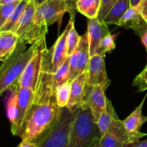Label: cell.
Returning a JSON list of instances; mask_svg holds the SVG:
<instances>
[{
    "label": "cell",
    "instance_id": "6da1fadb",
    "mask_svg": "<svg viewBox=\"0 0 147 147\" xmlns=\"http://www.w3.org/2000/svg\"><path fill=\"white\" fill-rule=\"evenodd\" d=\"M60 110L55 93H34L31 109L18 136L22 142H35L54 123Z\"/></svg>",
    "mask_w": 147,
    "mask_h": 147
},
{
    "label": "cell",
    "instance_id": "7a4b0ae2",
    "mask_svg": "<svg viewBox=\"0 0 147 147\" xmlns=\"http://www.w3.org/2000/svg\"><path fill=\"white\" fill-rule=\"evenodd\" d=\"M75 9L70 0H47L37 7L32 23L20 40L26 45L34 44L46 36L49 26L61 21L65 13L75 15Z\"/></svg>",
    "mask_w": 147,
    "mask_h": 147
},
{
    "label": "cell",
    "instance_id": "3957f363",
    "mask_svg": "<svg viewBox=\"0 0 147 147\" xmlns=\"http://www.w3.org/2000/svg\"><path fill=\"white\" fill-rule=\"evenodd\" d=\"M37 42L26 50V44L19 40L15 50L2 62L0 65V97L9 88L19 83L23 71L35 52Z\"/></svg>",
    "mask_w": 147,
    "mask_h": 147
},
{
    "label": "cell",
    "instance_id": "277c9868",
    "mask_svg": "<svg viewBox=\"0 0 147 147\" xmlns=\"http://www.w3.org/2000/svg\"><path fill=\"white\" fill-rule=\"evenodd\" d=\"M101 137L97 123L89 109H76L67 147H88Z\"/></svg>",
    "mask_w": 147,
    "mask_h": 147
},
{
    "label": "cell",
    "instance_id": "5b68a950",
    "mask_svg": "<svg viewBox=\"0 0 147 147\" xmlns=\"http://www.w3.org/2000/svg\"><path fill=\"white\" fill-rule=\"evenodd\" d=\"M76 112L67 107L61 109L54 123L35 142L38 147H67Z\"/></svg>",
    "mask_w": 147,
    "mask_h": 147
},
{
    "label": "cell",
    "instance_id": "8992f818",
    "mask_svg": "<svg viewBox=\"0 0 147 147\" xmlns=\"http://www.w3.org/2000/svg\"><path fill=\"white\" fill-rule=\"evenodd\" d=\"M47 49L46 36H45L37 42L35 52L19 80L20 88L32 89L34 92Z\"/></svg>",
    "mask_w": 147,
    "mask_h": 147
},
{
    "label": "cell",
    "instance_id": "52a82bcc",
    "mask_svg": "<svg viewBox=\"0 0 147 147\" xmlns=\"http://www.w3.org/2000/svg\"><path fill=\"white\" fill-rule=\"evenodd\" d=\"M106 89L101 86H90L86 85L83 97L79 107L83 109H89L96 123L106 106Z\"/></svg>",
    "mask_w": 147,
    "mask_h": 147
},
{
    "label": "cell",
    "instance_id": "ba28073f",
    "mask_svg": "<svg viewBox=\"0 0 147 147\" xmlns=\"http://www.w3.org/2000/svg\"><path fill=\"white\" fill-rule=\"evenodd\" d=\"M70 58V71H69L68 83H70L76 78L88 70L90 51L88 33L86 32L81 36L77 49L69 57Z\"/></svg>",
    "mask_w": 147,
    "mask_h": 147
},
{
    "label": "cell",
    "instance_id": "9c48e42d",
    "mask_svg": "<svg viewBox=\"0 0 147 147\" xmlns=\"http://www.w3.org/2000/svg\"><path fill=\"white\" fill-rule=\"evenodd\" d=\"M103 55L96 54L89 60L87 70L86 85L90 86H101L107 89L111 81L107 76Z\"/></svg>",
    "mask_w": 147,
    "mask_h": 147
},
{
    "label": "cell",
    "instance_id": "30bf717a",
    "mask_svg": "<svg viewBox=\"0 0 147 147\" xmlns=\"http://www.w3.org/2000/svg\"><path fill=\"white\" fill-rule=\"evenodd\" d=\"M34 91L32 89L20 88L19 90L17 115L15 121L11 125V132L14 136H19L32 103Z\"/></svg>",
    "mask_w": 147,
    "mask_h": 147
},
{
    "label": "cell",
    "instance_id": "8fae6325",
    "mask_svg": "<svg viewBox=\"0 0 147 147\" xmlns=\"http://www.w3.org/2000/svg\"><path fill=\"white\" fill-rule=\"evenodd\" d=\"M75 22V15L70 16V20L65 29L56 40L54 45L51 47V73L54 74L57 69L64 63L67 58V37Z\"/></svg>",
    "mask_w": 147,
    "mask_h": 147
},
{
    "label": "cell",
    "instance_id": "7c38bea8",
    "mask_svg": "<svg viewBox=\"0 0 147 147\" xmlns=\"http://www.w3.org/2000/svg\"><path fill=\"white\" fill-rule=\"evenodd\" d=\"M88 37L90 57L98 54L102 39L110 33L107 24L99 21L98 17L88 19Z\"/></svg>",
    "mask_w": 147,
    "mask_h": 147
},
{
    "label": "cell",
    "instance_id": "4fadbf2b",
    "mask_svg": "<svg viewBox=\"0 0 147 147\" xmlns=\"http://www.w3.org/2000/svg\"><path fill=\"white\" fill-rule=\"evenodd\" d=\"M146 96L144 97L142 103L139 106L136 108L134 111L123 121V125L127 133L131 136L134 142H139L142 137L146 136V134L140 131L142 125L147 121V116H144L142 114L144 103L146 100Z\"/></svg>",
    "mask_w": 147,
    "mask_h": 147
},
{
    "label": "cell",
    "instance_id": "5bb4252c",
    "mask_svg": "<svg viewBox=\"0 0 147 147\" xmlns=\"http://www.w3.org/2000/svg\"><path fill=\"white\" fill-rule=\"evenodd\" d=\"M119 26L131 29L141 37L147 31V22L142 17L139 7H130L119 21Z\"/></svg>",
    "mask_w": 147,
    "mask_h": 147
},
{
    "label": "cell",
    "instance_id": "9a60e30c",
    "mask_svg": "<svg viewBox=\"0 0 147 147\" xmlns=\"http://www.w3.org/2000/svg\"><path fill=\"white\" fill-rule=\"evenodd\" d=\"M87 79V70L78 76L70 83V94L67 108L70 111H75L79 107L83 97Z\"/></svg>",
    "mask_w": 147,
    "mask_h": 147
},
{
    "label": "cell",
    "instance_id": "2e32d148",
    "mask_svg": "<svg viewBox=\"0 0 147 147\" xmlns=\"http://www.w3.org/2000/svg\"><path fill=\"white\" fill-rule=\"evenodd\" d=\"M19 90H20V84L17 83L9 88L5 92L4 103H5L7 118L9 120L11 125L14 123L17 119Z\"/></svg>",
    "mask_w": 147,
    "mask_h": 147
},
{
    "label": "cell",
    "instance_id": "e0dca14e",
    "mask_svg": "<svg viewBox=\"0 0 147 147\" xmlns=\"http://www.w3.org/2000/svg\"><path fill=\"white\" fill-rule=\"evenodd\" d=\"M20 38L11 31H0V60L4 61L15 50Z\"/></svg>",
    "mask_w": 147,
    "mask_h": 147
},
{
    "label": "cell",
    "instance_id": "ac0fdd59",
    "mask_svg": "<svg viewBox=\"0 0 147 147\" xmlns=\"http://www.w3.org/2000/svg\"><path fill=\"white\" fill-rule=\"evenodd\" d=\"M37 9V7L34 1L33 0H30L29 4L24 9L22 15L21 16V18L14 30V33L18 36L19 38H20L26 32L27 29L32 23Z\"/></svg>",
    "mask_w": 147,
    "mask_h": 147
},
{
    "label": "cell",
    "instance_id": "d6986e66",
    "mask_svg": "<svg viewBox=\"0 0 147 147\" xmlns=\"http://www.w3.org/2000/svg\"><path fill=\"white\" fill-rule=\"evenodd\" d=\"M130 7L129 0H118L103 19V22L107 25H119L121 19Z\"/></svg>",
    "mask_w": 147,
    "mask_h": 147
},
{
    "label": "cell",
    "instance_id": "ffe728a7",
    "mask_svg": "<svg viewBox=\"0 0 147 147\" xmlns=\"http://www.w3.org/2000/svg\"><path fill=\"white\" fill-rule=\"evenodd\" d=\"M101 0H77L76 9L88 19L98 17L100 11Z\"/></svg>",
    "mask_w": 147,
    "mask_h": 147
},
{
    "label": "cell",
    "instance_id": "44dd1931",
    "mask_svg": "<svg viewBox=\"0 0 147 147\" xmlns=\"http://www.w3.org/2000/svg\"><path fill=\"white\" fill-rule=\"evenodd\" d=\"M108 132L114 135L115 136L121 139L122 142L126 143V144L134 143V139H132L131 136L127 133V131L125 129L124 126L123 125V121H121L119 119L116 113L113 116L111 123V126L109 127Z\"/></svg>",
    "mask_w": 147,
    "mask_h": 147
},
{
    "label": "cell",
    "instance_id": "7402d4cb",
    "mask_svg": "<svg viewBox=\"0 0 147 147\" xmlns=\"http://www.w3.org/2000/svg\"><path fill=\"white\" fill-rule=\"evenodd\" d=\"M30 0H21L18 5L16 7L13 12L10 15L9 18L7 21L4 26L1 27L0 31H11L14 32L16 27L20 21L21 16L22 15L24 9L29 4Z\"/></svg>",
    "mask_w": 147,
    "mask_h": 147
},
{
    "label": "cell",
    "instance_id": "603a6c76",
    "mask_svg": "<svg viewBox=\"0 0 147 147\" xmlns=\"http://www.w3.org/2000/svg\"><path fill=\"white\" fill-rule=\"evenodd\" d=\"M115 113H116V111H115L111 102L109 98H107L106 109L100 116L98 121L97 123L101 136L108 132Z\"/></svg>",
    "mask_w": 147,
    "mask_h": 147
},
{
    "label": "cell",
    "instance_id": "cb8c5ba5",
    "mask_svg": "<svg viewBox=\"0 0 147 147\" xmlns=\"http://www.w3.org/2000/svg\"><path fill=\"white\" fill-rule=\"evenodd\" d=\"M69 71H70V58L68 57L64 63L53 74V86L55 89L64 83H68Z\"/></svg>",
    "mask_w": 147,
    "mask_h": 147
},
{
    "label": "cell",
    "instance_id": "d4e9b609",
    "mask_svg": "<svg viewBox=\"0 0 147 147\" xmlns=\"http://www.w3.org/2000/svg\"><path fill=\"white\" fill-rule=\"evenodd\" d=\"M70 94V83H66L58 86L55 89V98L57 104L60 109L67 107Z\"/></svg>",
    "mask_w": 147,
    "mask_h": 147
},
{
    "label": "cell",
    "instance_id": "484cf974",
    "mask_svg": "<svg viewBox=\"0 0 147 147\" xmlns=\"http://www.w3.org/2000/svg\"><path fill=\"white\" fill-rule=\"evenodd\" d=\"M81 36L78 34L75 28L74 24L70 27V31L67 37V57H70L75 52L78 46Z\"/></svg>",
    "mask_w": 147,
    "mask_h": 147
},
{
    "label": "cell",
    "instance_id": "4316f807",
    "mask_svg": "<svg viewBox=\"0 0 147 147\" xmlns=\"http://www.w3.org/2000/svg\"><path fill=\"white\" fill-rule=\"evenodd\" d=\"M99 143L100 147H125L126 145V143L109 132L102 135Z\"/></svg>",
    "mask_w": 147,
    "mask_h": 147
},
{
    "label": "cell",
    "instance_id": "83f0119b",
    "mask_svg": "<svg viewBox=\"0 0 147 147\" xmlns=\"http://www.w3.org/2000/svg\"><path fill=\"white\" fill-rule=\"evenodd\" d=\"M20 1L21 0L0 5V30L7 22L11 13L13 12L16 7L18 5Z\"/></svg>",
    "mask_w": 147,
    "mask_h": 147
},
{
    "label": "cell",
    "instance_id": "f1b7e54d",
    "mask_svg": "<svg viewBox=\"0 0 147 147\" xmlns=\"http://www.w3.org/2000/svg\"><path fill=\"white\" fill-rule=\"evenodd\" d=\"M116 48V43H115V35L111 33L108 34L102 39L100 42V48L98 54L106 55V53L111 52V50Z\"/></svg>",
    "mask_w": 147,
    "mask_h": 147
},
{
    "label": "cell",
    "instance_id": "f546056e",
    "mask_svg": "<svg viewBox=\"0 0 147 147\" xmlns=\"http://www.w3.org/2000/svg\"><path fill=\"white\" fill-rule=\"evenodd\" d=\"M133 86L137 88L139 92L147 90V65L145 68L135 78Z\"/></svg>",
    "mask_w": 147,
    "mask_h": 147
},
{
    "label": "cell",
    "instance_id": "4dcf8cb0",
    "mask_svg": "<svg viewBox=\"0 0 147 147\" xmlns=\"http://www.w3.org/2000/svg\"><path fill=\"white\" fill-rule=\"evenodd\" d=\"M118 0H101V5H100V11H99L98 19L99 21L103 22V19L105 18L111 7L116 4Z\"/></svg>",
    "mask_w": 147,
    "mask_h": 147
},
{
    "label": "cell",
    "instance_id": "1f68e13d",
    "mask_svg": "<svg viewBox=\"0 0 147 147\" xmlns=\"http://www.w3.org/2000/svg\"><path fill=\"white\" fill-rule=\"evenodd\" d=\"M139 8L142 17L147 22V0H142Z\"/></svg>",
    "mask_w": 147,
    "mask_h": 147
},
{
    "label": "cell",
    "instance_id": "d6a6232c",
    "mask_svg": "<svg viewBox=\"0 0 147 147\" xmlns=\"http://www.w3.org/2000/svg\"><path fill=\"white\" fill-rule=\"evenodd\" d=\"M125 147H147V139L143 142H136L134 143L128 144Z\"/></svg>",
    "mask_w": 147,
    "mask_h": 147
},
{
    "label": "cell",
    "instance_id": "836d02e7",
    "mask_svg": "<svg viewBox=\"0 0 147 147\" xmlns=\"http://www.w3.org/2000/svg\"><path fill=\"white\" fill-rule=\"evenodd\" d=\"M17 147H38L37 142H22Z\"/></svg>",
    "mask_w": 147,
    "mask_h": 147
},
{
    "label": "cell",
    "instance_id": "e575fe53",
    "mask_svg": "<svg viewBox=\"0 0 147 147\" xmlns=\"http://www.w3.org/2000/svg\"><path fill=\"white\" fill-rule=\"evenodd\" d=\"M142 0H129L131 7H139Z\"/></svg>",
    "mask_w": 147,
    "mask_h": 147
},
{
    "label": "cell",
    "instance_id": "d590c367",
    "mask_svg": "<svg viewBox=\"0 0 147 147\" xmlns=\"http://www.w3.org/2000/svg\"><path fill=\"white\" fill-rule=\"evenodd\" d=\"M141 38H142V42H143L145 48H146V51L147 53V31L144 33V34Z\"/></svg>",
    "mask_w": 147,
    "mask_h": 147
},
{
    "label": "cell",
    "instance_id": "8d00e7d4",
    "mask_svg": "<svg viewBox=\"0 0 147 147\" xmlns=\"http://www.w3.org/2000/svg\"><path fill=\"white\" fill-rule=\"evenodd\" d=\"M16 1H20V0H0V5L4 4H8V3L14 2Z\"/></svg>",
    "mask_w": 147,
    "mask_h": 147
},
{
    "label": "cell",
    "instance_id": "74e56055",
    "mask_svg": "<svg viewBox=\"0 0 147 147\" xmlns=\"http://www.w3.org/2000/svg\"><path fill=\"white\" fill-rule=\"evenodd\" d=\"M99 141H100V139H98V140H96V142H93V143L90 146H89L88 147H100V143H99Z\"/></svg>",
    "mask_w": 147,
    "mask_h": 147
},
{
    "label": "cell",
    "instance_id": "f35d334b",
    "mask_svg": "<svg viewBox=\"0 0 147 147\" xmlns=\"http://www.w3.org/2000/svg\"><path fill=\"white\" fill-rule=\"evenodd\" d=\"M33 1H34V3H35V4L37 5V7H39V6L41 5L42 4H43V3H44L45 1H47V0H33Z\"/></svg>",
    "mask_w": 147,
    "mask_h": 147
},
{
    "label": "cell",
    "instance_id": "ab89813d",
    "mask_svg": "<svg viewBox=\"0 0 147 147\" xmlns=\"http://www.w3.org/2000/svg\"><path fill=\"white\" fill-rule=\"evenodd\" d=\"M70 1H71V0H70Z\"/></svg>",
    "mask_w": 147,
    "mask_h": 147
}]
</instances>
